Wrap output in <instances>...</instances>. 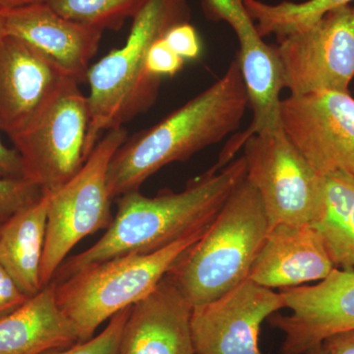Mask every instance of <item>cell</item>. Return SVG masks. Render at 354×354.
Listing matches in <instances>:
<instances>
[{
	"label": "cell",
	"instance_id": "6da1fadb",
	"mask_svg": "<svg viewBox=\"0 0 354 354\" xmlns=\"http://www.w3.org/2000/svg\"><path fill=\"white\" fill-rule=\"evenodd\" d=\"M245 177V158L241 156L220 171L211 167L181 192L162 190L148 197L134 190L121 195L118 213L104 234L87 250L67 258L51 283L111 258L155 252L208 227Z\"/></svg>",
	"mask_w": 354,
	"mask_h": 354
},
{
	"label": "cell",
	"instance_id": "7a4b0ae2",
	"mask_svg": "<svg viewBox=\"0 0 354 354\" xmlns=\"http://www.w3.org/2000/svg\"><path fill=\"white\" fill-rule=\"evenodd\" d=\"M248 104L236 58L201 94L120 147L109 167L111 198L139 190L162 167L220 143L239 129Z\"/></svg>",
	"mask_w": 354,
	"mask_h": 354
},
{
	"label": "cell",
	"instance_id": "3957f363",
	"mask_svg": "<svg viewBox=\"0 0 354 354\" xmlns=\"http://www.w3.org/2000/svg\"><path fill=\"white\" fill-rule=\"evenodd\" d=\"M189 16L186 0H150L133 18L125 44L90 66L87 157L106 132L123 127L152 106L160 79L147 71V55L153 41L172 26L188 22Z\"/></svg>",
	"mask_w": 354,
	"mask_h": 354
},
{
	"label": "cell",
	"instance_id": "277c9868",
	"mask_svg": "<svg viewBox=\"0 0 354 354\" xmlns=\"http://www.w3.org/2000/svg\"><path fill=\"white\" fill-rule=\"evenodd\" d=\"M269 230L259 193L245 177L167 274L192 306L215 300L248 279Z\"/></svg>",
	"mask_w": 354,
	"mask_h": 354
},
{
	"label": "cell",
	"instance_id": "5b68a950",
	"mask_svg": "<svg viewBox=\"0 0 354 354\" xmlns=\"http://www.w3.org/2000/svg\"><path fill=\"white\" fill-rule=\"evenodd\" d=\"M209 227L155 252L111 258L51 283L58 306L75 327L79 342L94 337L104 321L150 295Z\"/></svg>",
	"mask_w": 354,
	"mask_h": 354
},
{
	"label": "cell",
	"instance_id": "8992f818",
	"mask_svg": "<svg viewBox=\"0 0 354 354\" xmlns=\"http://www.w3.org/2000/svg\"><path fill=\"white\" fill-rule=\"evenodd\" d=\"M124 127L109 130L100 139L75 176L48 192V221L41 264V285H50L55 272L82 239L108 228L113 220L109 167L127 141Z\"/></svg>",
	"mask_w": 354,
	"mask_h": 354
},
{
	"label": "cell",
	"instance_id": "52a82bcc",
	"mask_svg": "<svg viewBox=\"0 0 354 354\" xmlns=\"http://www.w3.org/2000/svg\"><path fill=\"white\" fill-rule=\"evenodd\" d=\"M243 148L246 178L259 193L270 228L314 225L323 211L325 176L293 145L281 122L251 136Z\"/></svg>",
	"mask_w": 354,
	"mask_h": 354
},
{
	"label": "cell",
	"instance_id": "ba28073f",
	"mask_svg": "<svg viewBox=\"0 0 354 354\" xmlns=\"http://www.w3.org/2000/svg\"><path fill=\"white\" fill-rule=\"evenodd\" d=\"M88 97L71 79L24 130L10 137L25 178L48 193L75 176L88 158Z\"/></svg>",
	"mask_w": 354,
	"mask_h": 354
},
{
	"label": "cell",
	"instance_id": "9c48e42d",
	"mask_svg": "<svg viewBox=\"0 0 354 354\" xmlns=\"http://www.w3.org/2000/svg\"><path fill=\"white\" fill-rule=\"evenodd\" d=\"M283 87L290 95L349 93L354 78V6L337 7L302 31L278 39Z\"/></svg>",
	"mask_w": 354,
	"mask_h": 354
},
{
	"label": "cell",
	"instance_id": "30bf717a",
	"mask_svg": "<svg viewBox=\"0 0 354 354\" xmlns=\"http://www.w3.org/2000/svg\"><path fill=\"white\" fill-rule=\"evenodd\" d=\"M281 127L298 151L323 176H354V99L320 91L281 101Z\"/></svg>",
	"mask_w": 354,
	"mask_h": 354
},
{
	"label": "cell",
	"instance_id": "8fae6325",
	"mask_svg": "<svg viewBox=\"0 0 354 354\" xmlns=\"http://www.w3.org/2000/svg\"><path fill=\"white\" fill-rule=\"evenodd\" d=\"M283 308L281 292L250 279L215 300L195 305L191 315L195 354H262V324Z\"/></svg>",
	"mask_w": 354,
	"mask_h": 354
},
{
	"label": "cell",
	"instance_id": "7c38bea8",
	"mask_svg": "<svg viewBox=\"0 0 354 354\" xmlns=\"http://www.w3.org/2000/svg\"><path fill=\"white\" fill-rule=\"evenodd\" d=\"M290 314H274L270 325L283 333L279 354H305L326 339L354 330V268H335L314 286L281 290Z\"/></svg>",
	"mask_w": 354,
	"mask_h": 354
},
{
	"label": "cell",
	"instance_id": "4fadbf2b",
	"mask_svg": "<svg viewBox=\"0 0 354 354\" xmlns=\"http://www.w3.org/2000/svg\"><path fill=\"white\" fill-rule=\"evenodd\" d=\"M216 16V20L225 21L232 26L239 39L241 50L237 59L254 113L250 127L241 134H235L221 153L216 165L223 167L234 160L251 136L281 122L279 95L285 87L277 48L263 41L243 0H225Z\"/></svg>",
	"mask_w": 354,
	"mask_h": 354
},
{
	"label": "cell",
	"instance_id": "5bb4252c",
	"mask_svg": "<svg viewBox=\"0 0 354 354\" xmlns=\"http://www.w3.org/2000/svg\"><path fill=\"white\" fill-rule=\"evenodd\" d=\"M2 14L6 35L38 51L69 78L86 80L102 30L68 19L46 2L2 9Z\"/></svg>",
	"mask_w": 354,
	"mask_h": 354
},
{
	"label": "cell",
	"instance_id": "9a60e30c",
	"mask_svg": "<svg viewBox=\"0 0 354 354\" xmlns=\"http://www.w3.org/2000/svg\"><path fill=\"white\" fill-rule=\"evenodd\" d=\"M69 80L48 58L6 35L0 39V130L9 137L24 130Z\"/></svg>",
	"mask_w": 354,
	"mask_h": 354
},
{
	"label": "cell",
	"instance_id": "2e32d148",
	"mask_svg": "<svg viewBox=\"0 0 354 354\" xmlns=\"http://www.w3.org/2000/svg\"><path fill=\"white\" fill-rule=\"evenodd\" d=\"M335 268L313 225L281 223L268 232L248 279L270 290H285L322 281Z\"/></svg>",
	"mask_w": 354,
	"mask_h": 354
},
{
	"label": "cell",
	"instance_id": "e0dca14e",
	"mask_svg": "<svg viewBox=\"0 0 354 354\" xmlns=\"http://www.w3.org/2000/svg\"><path fill=\"white\" fill-rule=\"evenodd\" d=\"M192 304L169 274L133 305L118 354H195Z\"/></svg>",
	"mask_w": 354,
	"mask_h": 354
},
{
	"label": "cell",
	"instance_id": "ac0fdd59",
	"mask_svg": "<svg viewBox=\"0 0 354 354\" xmlns=\"http://www.w3.org/2000/svg\"><path fill=\"white\" fill-rule=\"evenodd\" d=\"M79 342L55 298L53 283L0 318V354H46Z\"/></svg>",
	"mask_w": 354,
	"mask_h": 354
},
{
	"label": "cell",
	"instance_id": "d6986e66",
	"mask_svg": "<svg viewBox=\"0 0 354 354\" xmlns=\"http://www.w3.org/2000/svg\"><path fill=\"white\" fill-rule=\"evenodd\" d=\"M50 196H43L0 227V264L23 292L32 297L43 290L41 264L46 241Z\"/></svg>",
	"mask_w": 354,
	"mask_h": 354
},
{
	"label": "cell",
	"instance_id": "ffe728a7",
	"mask_svg": "<svg viewBox=\"0 0 354 354\" xmlns=\"http://www.w3.org/2000/svg\"><path fill=\"white\" fill-rule=\"evenodd\" d=\"M354 207V176H325L322 214L314 227L322 235L335 268H341L351 241V216Z\"/></svg>",
	"mask_w": 354,
	"mask_h": 354
},
{
	"label": "cell",
	"instance_id": "44dd1931",
	"mask_svg": "<svg viewBox=\"0 0 354 354\" xmlns=\"http://www.w3.org/2000/svg\"><path fill=\"white\" fill-rule=\"evenodd\" d=\"M354 0H306L271 4L260 0H243L247 12L255 23L262 38L276 35L278 39L302 31L322 18L326 13Z\"/></svg>",
	"mask_w": 354,
	"mask_h": 354
},
{
	"label": "cell",
	"instance_id": "7402d4cb",
	"mask_svg": "<svg viewBox=\"0 0 354 354\" xmlns=\"http://www.w3.org/2000/svg\"><path fill=\"white\" fill-rule=\"evenodd\" d=\"M150 0H46L64 17L102 30L118 31Z\"/></svg>",
	"mask_w": 354,
	"mask_h": 354
},
{
	"label": "cell",
	"instance_id": "603a6c76",
	"mask_svg": "<svg viewBox=\"0 0 354 354\" xmlns=\"http://www.w3.org/2000/svg\"><path fill=\"white\" fill-rule=\"evenodd\" d=\"M132 307L122 310L109 319L106 327L95 337L77 342L69 348L46 354H118L121 337Z\"/></svg>",
	"mask_w": 354,
	"mask_h": 354
},
{
	"label": "cell",
	"instance_id": "cb8c5ba5",
	"mask_svg": "<svg viewBox=\"0 0 354 354\" xmlns=\"http://www.w3.org/2000/svg\"><path fill=\"white\" fill-rule=\"evenodd\" d=\"M43 195L41 187L28 179L0 178V221L4 223Z\"/></svg>",
	"mask_w": 354,
	"mask_h": 354
},
{
	"label": "cell",
	"instance_id": "d4e9b609",
	"mask_svg": "<svg viewBox=\"0 0 354 354\" xmlns=\"http://www.w3.org/2000/svg\"><path fill=\"white\" fill-rule=\"evenodd\" d=\"M185 60L177 55L165 43L164 36L153 41L146 58V68L150 75L162 79L174 77L183 68Z\"/></svg>",
	"mask_w": 354,
	"mask_h": 354
},
{
	"label": "cell",
	"instance_id": "484cf974",
	"mask_svg": "<svg viewBox=\"0 0 354 354\" xmlns=\"http://www.w3.org/2000/svg\"><path fill=\"white\" fill-rule=\"evenodd\" d=\"M164 39L169 48L185 62L196 60L201 55L202 44L199 35L189 22L172 26L165 32Z\"/></svg>",
	"mask_w": 354,
	"mask_h": 354
},
{
	"label": "cell",
	"instance_id": "4316f807",
	"mask_svg": "<svg viewBox=\"0 0 354 354\" xmlns=\"http://www.w3.org/2000/svg\"><path fill=\"white\" fill-rule=\"evenodd\" d=\"M29 298L0 264V318L19 308Z\"/></svg>",
	"mask_w": 354,
	"mask_h": 354
},
{
	"label": "cell",
	"instance_id": "83f0119b",
	"mask_svg": "<svg viewBox=\"0 0 354 354\" xmlns=\"http://www.w3.org/2000/svg\"><path fill=\"white\" fill-rule=\"evenodd\" d=\"M0 178H25L24 167H23L19 153L15 149L7 148L1 138H0Z\"/></svg>",
	"mask_w": 354,
	"mask_h": 354
},
{
	"label": "cell",
	"instance_id": "f1b7e54d",
	"mask_svg": "<svg viewBox=\"0 0 354 354\" xmlns=\"http://www.w3.org/2000/svg\"><path fill=\"white\" fill-rule=\"evenodd\" d=\"M322 346L326 354H354V330L328 337Z\"/></svg>",
	"mask_w": 354,
	"mask_h": 354
},
{
	"label": "cell",
	"instance_id": "f546056e",
	"mask_svg": "<svg viewBox=\"0 0 354 354\" xmlns=\"http://www.w3.org/2000/svg\"><path fill=\"white\" fill-rule=\"evenodd\" d=\"M341 268L342 269L354 268V207L351 216V241H349L348 251Z\"/></svg>",
	"mask_w": 354,
	"mask_h": 354
},
{
	"label": "cell",
	"instance_id": "4dcf8cb0",
	"mask_svg": "<svg viewBox=\"0 0 354 354\" xmlns=\"http://www.w3.org/2000/svg\"><path fill=\"white\" fill-rule=\"evenodd\" d=\"M46 0H0V8L9 9L30 6V4L41 3L46 2Z\"/></svg>",
	"mask_w": 354,
	"mask_h": 354
},
{
	"label": "cell",
	"instance_id": "1f68e13d",
	"mask_svg": "<svg viewBox=\"0 0 354 354\" xmlns=\"http://www.w3.org/2000/svg\"><path fill=\"white\" fill-rule=\"evenodd\" d=\"M305 354H326L325 351H324L322 344H318V346H314L311 349H309Z\"/></svg>",
	"mask_w": 354,
	"mask_h": 354
},
{
	"label": "cell",
	"instance_id": "d6a6232c",
	"mask_svg": "<svg viewBox=\"0 0 354 354\" xmlns=\"http://www.w3.org/2000/svg\"><path fill=\"white\" fill-rule=\"evenodd\" d=\"M6 28H4L3 14H2V9L0 8V39L6 36Z\"/></svg>",
	"mask_w": 354,
	"mask_h": 354
}]
</instances>
